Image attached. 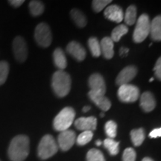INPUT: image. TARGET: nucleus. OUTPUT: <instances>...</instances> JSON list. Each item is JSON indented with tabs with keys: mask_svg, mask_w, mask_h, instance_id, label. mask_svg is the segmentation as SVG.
Segmentation results:
<instances>
[{
	"mask_svg": "<svg viewBox=\"0 0 161 161\" xmlns=\"http://www.w3.org/2000/svg\"><path fill=\"white\" fill-rule=\"evenodd\" d=\"M29 138L27 136L20 134L12 139L8 150V154L11 161H24L29 156Z\"/></svg>",
	"mask_w": 161,
	"mask_h": 161,
	"instance_id": "f257e3e1",
	"label": "nucleus"
},
{
	"mask_svg": "<svg viewBox=\"0 0 161 161\" xmlns=\"http://www.w3.org/2000/svg\"><path fill=\"white\" fill-rule=\"evenodd\" d=\"M71 78L64 70H58L52 78V87L55 95L59 98L65 97L71 89Z\"/></svg>",
	"mask_w": 161,
	"mask_h": 161,
	"instance_id": "f03ea898",
	"label": "nucleus"
},
{
	"mask_svg": "<svg viewBox=\"0 0 161 161\" xmlns=\"http://www.w3.org/2000/svg\"><path fill=\"white\" fill-rule=\"evenodd\" d=\"M75 111L71 107H66L59 112L53 121V127L58 131L68 130L74 122Z\"/></svg>",
	"mask_w": 161,
	"mask_h": 161,
	"instance_id": "7ed1b4c3",
	"label": "nucleus"
},
{
	"mask_svg": "<svg viewBox=\"0 0 161 161\" xmlns=\"http://www.w3.org/2000/svg\"><path fill=\"white\" fill-rule=\"evenodd\" d=\"M58 146L53 136L46 134L40 140L37 147L38 157L42 160L52 158L58 152Z\"/></svg>",
	"mask_w": 161,
	"mask_h": 161,
	"instance_id": "20e7f679",
	"label": "nucleus"
},
{
	"mask_svg": "<svg viewBox=\"0 0 161 161\" xmlns=\"http://www.w3.org/2000/svg\"><path fill=\"white\" fill-rule=\"evenodd\" d=\"M151 20L148 14L140 15L136 21V27L133 33V40L134 43H140L143 42L149 35Z\"/></svg>",
	"mask_w": 161,
	"mask_h": 161,
	"instance_id": "39448f33",
	"label": "nucleus"
},
{
	"mask_svg": "<svg viewBox=\"0 0 161 161\" xmlns=\"http://www.w3.org/2000/svg\"><path fill=\"white\" fill-rule=\"evenodd\" d=\"M35 39L37 45L43 48L49 47L52 41V35L49 26L45 23L38 24L35 31Z\"/></svg>",
	"mask_w": 161,
	"mask_h": 161,
	"instance_id": "423d86ee",
	"label": "nucleus"
},
{
	"mask_svg": "<svg viewBox=\"0 0 161 161\" xmlns=\"http://www.w3.org/2000/svg\"><path fill=\"white\" fill-rule=\"evenodd\" d=\"M118 98L125 103H132L140 98V89L135 85L128 84L119 86L118 90Z\"/></svg>",
	"mask_w": 161,
	"mask_h": 161,
	"instance_id": "0eeeda50",
	"label": "nucleus"
},
{
	"mask_svg": "<svg viewBox=\"0 0 161 161\" xmlns=\"http://www.w3.org/2000/svg\"><path fill=\"white\" fill-rule=\"evenodd\" d=\"M13 52L16 60L19 63H24L28 58V46L23 37H16L12 43Z\"/></svg>",
	"mask_w": 161,
	"mask_h": 161,
	"instance_id": "6e6552de",
	"label": "nucleus"
},
{
	"mask_svg": "<svg viewBox=\"0 0 161 161\" xmlns=\"http://www.w3.org/2000/svg\"><path fill=\"white\" fill-rule=\"evenodd\" d=\"M75 140V133L73 130L68 129L60 132L58 138V146L62 151L66 152L73 146Z\"/></svg>",
	"mask_w": 161,
	"mask_h": 161,
	"instance_id": "1a4fd4ad",
	"label": "nucleus"
},
{
	"mask_svg": "<svg viewBox=\"0 0 161 161\" xmlns=\"http://www.w3.org/2000/svg\"><path fill=\"white\" fill-rule=\"evenodd\" d=\"M138 72L137 67L134 65H130L121 70L116 78V84L118 86L129 84L136 77Z\"/></svg>",
	"mask_w": 161,
	"mask_h": 161,
	"instance_id": "9d476101",
	"label": "nucleus"
},
{
	"mask_svg": "<svg viewBox=\"0 0 161 161\" xmlns=\"http://www.w3.org/2000/svg\"><path fill=\"white\" fill-rule=\"evenodd\" d=\"M88 84L91 91H93L97 93L105 95L106 92V84L104 79L101 74L94 73L92 74L89 78Z\"/></svg>",
	"mask_w": 161,
	"mask_h": 161,
	"instance_id": "9b49d317",
	"label": "nucleus"
},
{
	"mask_svg": "<svg viewBox=\"0 0 161 161\" xmlns=\"http://www.w3.org/2000/svg\"><path fill=\"white\" fill-rule=\"evenodd\" d=\"M104 15L107 19L114 23H119L123 20V10L117 5H110L104 9Z\"/></svg>",
	"mask_w": 161,
	"mask_h": 161,
	"instance_id": "f8f14e48",
	"label": "nucleus"
},
{
	"mask_svg": "<svg viewBox=\"0 0 161 161\" xmlns=\"http://www.w3.org/2000/svg\"><path fill=\"white\" fill-rule=\"evenodd\" d=\"M66 51L78 61H82L86 58V50L77 41H72L66 46Z\"/></svg>",
	"mask_w": 161,
	"mask_h": 161,
	"instance_id": "ddd939ff",
	"label": "nucleus"
},
{
	"mask_svg": "<svg viewBox=\"0 0 161 161\" xmlns=\"http://www.w3.org/2000/svg\"><path fill=\"white\" fill-rule=\"evenodd\" d=\"M88 96L90 100L104 112L108 111L111 108V102L109 98H107L104 95H102V94L90 90L88 92Z\"/></svg>",
	"mask_w": 161,
	"mask_h": 161,
	"instance_id": "4468645a",
	"label": "nucleus"
},
{
	"mask_svg": "<svg viewBox=\"0 0 161 161\" xmlns=\"http://www.w3.org/2000/svg\"><path fill=\"white\" fill-rule=\"evenodd\" d=\"M75 126L78 130H95L97 127V119L94 116L89 117H80L75 121Z\"/></svg>",
	"mask_w": 161,
	"mask_h": 161,
	"instance_id": "2eb2a0df",
	"label": "nucleus"
},
{
	"mask_svg": "<svg viewBox=\"0 0 161 161\" xmlns=\"http://www.w3.org/2000/svg\"><path fill=\"white\" fill-rule=\"evenodd\" d=\"M156 100L151 92H144L140 96V108L146 113L152 112L156 107Z\"/></svg>",
	"mask_w": 161,
	"mask_h": 161,
	"instance_id": "dca6fc26",
	"label": "nucleus"
},
{
	"mask_svg": "<svg viewBox=\"0 0 161 161\" xmlns=\"http://www.w3.org/2000/svg\"><path fill=\"white\" fill-rule=\"evenodd\" d=\"M101 53L106 59H111L114 55V43L111 38L105 37L101 40Z\"/></svg>",
	"mask_w": 161,
	"mask_h": 161,
	"instance_id": "f3484780",
	"label": "nucleus"
},
{
	"mask_svg": "<svg viewBox=\"0 0 161 161\" xmlns=\"http://www.w3.org/2000/svg\"><path fill=\"white\" fill-rule=\"evenodd\" d=\"M151 38L154 41H160L161 40V17L158 16L151 21L150 32Z\"/></svg>",
	"mask_w": 161,
	"mask_h": 161,
	"instance_id": "a211bd4d",
	"label": "nucleus"
},
{
	"mask_svg": "<svg viewBox=\"0 0 161 161\" xmlns=\"http://www.w3.org/2000/svg\"><path fill=\"white\" fill-rule=\"evenodd\" d=\"M54 64L58 70H64L67 66V60L64 52L60 48H57L53 53Z\"/></svg>",
	"mask_w": 161,
	"mask_h": 161,
	"instance_id": "6ab92c4d",
	"label": "nucleus"
},
{
	"mask_svg": "<svg viewBox=\"0 0 161 161\" xmlns=\"http://www.w3.org/2000/svg\"><path fill=\"white\" fill-rule=\"evenodd\" d=\"M70 16H71L72 20L75 25L79 28H84L87 23L86 18L84 14L80 10L74 8L70 11Z\"/></svg>",
	"mask_w": 161,
	"mask_h": 161,
	"instance_id": "aec40b11",
	"label": "nucleus"
},
{
	"mask_svg": "<svg viewBox=\"0 0 161 161\" xmlns=\"http://www.w3.org/2000/svg\"><path fill=\"white\" fill-rule=\"evenodd\" d=\"M130 138L134 146L136 147L140 146L146 138V134L143 128H140L138 129L132 130L130 131Z\"/></svg>",
	"mask_w": 161,
	"mask_h": 161,
	"instance_id": "412c9836",
	"label": "nucleus"
},
{
	"mask_svg": "<svg viewBox=\"0 0 161 161\" xmlns=\"http://www.w3.org/2000/svg\"><path fill=\"white\" fill-rule=\"evenodd\" d=\"M136 15H137V11H136V6L133 5H130L126 9L125 14H124L123 19L125 20V23L126 25H134L136 21Z\"/></svg>",
	"mask_w": 161,
	"mask_h": 161,
	"instance_id": "4be33fe9",
	"label": "nucleus"
},
{
	"mask_svg": "<svg viewBox=\"0 0 161 161\" xmlns=\"http://www.w3.org/2000/svg\"><path fill=\"white\" fill-rule=\"evenodd\" d=\"M104 146L107 148L110 155L115 156L119 152V142L114 140V139L107 138L104 140Z\"/></svg>",
	"mask_w": 161,
	"mask_h": 161,
	"instance_id": "5701e85b",
	"label": "nucleus"
},
{
	"mask_svg": "<svg viewBox=\"0 0 161 161\" xmlns=\"http://www.w3.org/2000/svg\"><path fill=\"white\" fill-rule=\"evenodd\" d=\"M128 32V28L126 25L122 24L119 25L113 30L111 33V40L114 42H119L121 38L123 37L124 35H125Z\"/></svg>",
	"mask_w": 161,
	"mask_h": 161,
	"instance_id": "b1692460",
	"label": "nucleus"
},
{
	"mask_svg": "<svg viewBox=\"0 0 161 161\" xmlns=\"http://www.w3.org/2000/svg\"><path fill=\"white\" fill-rule=\"evenodd\" d=\"M29 10L30 13L34 17H38L40 16L44 12L45 7L43 3L40 1L33 0L29 3Z\"/></svg>",
	"mask_w": 161,
	"mask_h": 161,
	"instance_id": "393cba45",
	"label": "nucleus"
},
{
	"mask_svg": "<svg viewBox=\"0 0 161 161\" xmlns=\"http://www.w3.org/2000/svg\"><path fill=\"white\" fill-rule=\"evenodd\" d=\"M88 46L91 52L92 55L95 58H98L102 55L101 53V46L100 42L95 37H90L88 40Z\"/></svg>",
	"mask_w": 161,
	"mask_h": 161,
	"instance_id": "a878e982",
	"label": "nucleus"
},
{
	"mask_svg": "<svg viewBox=\"0 0 161 161\" xmlns=\"http://www.w3.org/2000/svg\"><path fill=\"white\" fill-rule=\"evenodd\" d=\"M104 130L108 138H115L117 134V124L113 120L108 121L104 125Z\"/></svg>",
	"mask_w": 161,
	"mask_h": 161,
	"instance_id": "bb28decb",
	"label": "nucleus"
},
{
	"mask_svg": "<svg viewBox=\"0 0 161 161\" xmlns=\"http://www.w3.org/2000/svg\"><path fill=\"white\" fill-rule=\"evenodd\" d=\"M92 137H93V133H92V131L85 130V131H83L81 134H80L78 135L75 141L78 146H83L87 143H89Z\"/></svg>",
	"mask_w": 161,
	"mask_h": 161,
	"instance_id": "cd10ccee",
	"label": "nucleus"
},
{
	"mask_svg": "<svg viewBox=\"0 0 161 161\" xmlns=\"http://www.w3.org/2000/svg\"><path fill=\"white\" fill-rule=\"evenodd\" d=\"M86 161H105L103 153L96 148H92L86 154Z\"/></svg>",
	"mask_w": 161,
	"mask_h": 161,
	"instance_id": "c85d7f7f",
	"label": "nucleus"
},
{
	"mask_svg": "<svg viewBox=\"0 0 161 161\" xmlns=\"http://www.w3.org/2000/svg\"><path fill=\"white\" fill-rule=\"evenodd\" d=\"M9 74V64L5 60L0 61V86L5 83Z\"/></svg>",
	"mask_w": 161,
	"mask_h": 161,
	"instance_id": "c756f323",
	"label": "nucleus"
},
{
	"mask_svg": "<svg viewBox=\"0 0 161 161\" xmlns=\"http://www.w3.org/2000/svg\"><path fill=\"white\" fill-rule=\"evenodd\" d=\"M111 0H94L92 2V8L94 11L98 13L106 8L108 5L111 3Z\"/></svg>",
	"mask_w": 161,
	"mask_h": 161,
	"instance_id": "7c9ffc66",
	"label": "nucleus"
},
{
	"mask_svg": "<svg viewBox=\"0 0 161 161\" xmlns=\"http://www.w3.org/2000/svg\"><path fill=\"white\" fill-rule=\"evenodd\" d=\"M136 158V152L134 148H128L124 151L122 161H135Z\"/></svg>",
	"mask_w": 161,
	"mask_h": 161,
	"instance_id": "2f4dec72",
	"label": "nucleus"
},
{
	"mask_svg": "<svg viewBox=\"0 0 161 161\" xmlns=\"http://www.w3.org/2000/svg\"><path fill=\"white\" fill-rule=\"evenodd\" d=\"M154 72L155 77L158 80H161V58H159L157 60L155 66L154 67Z\"/></svg>",
	"mask_w": 161,
	"mask_h": 161,
	"instance_id": "473e14b6",
	"label": "nucleus"
},
{
	"mask_svg": "<svg viewBox=\"0 0 161 161\" xmlns=\"http://www.w3.org/2000/svg\"><path fill=\"white\" fill-rule=\"evenodd\" d=\"M161 136V128H154V130H152L149 134V137L150 138H158Z\"/></svg>",
	"mask_w": 161,
	"mask_h": 161,
	"instance_id": "72a5a7b5",
	"label": "nucleus"
},
{
	"mask_svg": "<svg viewBox=\"0 0 161 161\" xmlns=\"http://www.w3.org/2000/svg\"><path fill=\"white\" fill-rule=\"evenodd\" d=\"M8 3L13 7L19 8V6H21L25 3V1L24 0H10V1H8Z\"/></svg>",
	"mask_w": 161,
	"mask_h": 161,
	"instance_id": "f704fd0d",
	"label": "nucleus"
},
{
	"mask_svg": "<svg viewBox=\"0 0 161 161\" xmlns=\"http://www.w3.org/2000/svg\"><path fill=\"white\" fill-rule=\"evenodd\" d=\"M128 52H129V49H127V48L122 47L119 50V55H120V56L124 57V56H126L127 55H128Z\"/></svg>",
	"mask_w": 161,
	"mask_h": 161,
	"instance_id": "c9c22d12",
	"label": "nucleus"
},
{
	"mask_svg": "<svg viewBox=\"0 0 161 161\" xmlns=\"http://www.w3.org/2000/svg\"><path fill=\"white\" fill-rule=\"evenodd\" d=\"M90 110V106H84V108H83V112L84 113H86V112H88L89 111V110Z\"/></svg>",
	"mask_w": 161,
	"mask_h": 161,
	"instance_id": "e433bc0d",
	"label": "nucleus"
},
{
	"mask_svg": "<svg viewBox=\"0 0 161 161\" xmlns=\"http://www.w3.org/2000/svg\"><path fill=\"white\" fill-rule=\"evenodd\" d=\"M142 161H154V160H153L152 158H148V157H146V158H144L143 159H142Z\"/></svg>",
	"mask_w": 161,
	"mask_h": 161,
	"instance_id": "4c0bfd02",
	"label": "nucleus"
},
{
	"mask_svg": "<svg viewBox=\"0 0 161 161\" xmlns=\"http://www.w3.org/2000/svg\"><path fill=\"white\" fill-rule=\"evenodd\" d=\"M96 146H100L101 145H102V141L99 140H96Z\"/></svg>",
	"mask_w": 161,
	"mask_h": 161,
	"instance_id": "58836bf2",
	"label": "nucleus"
},
{
	"mask_svg": "<svg viewBox=\"0 0 161 161\" xmlns=\"http://www.w3.org/2000/svg\"><path fill=\"white\" fill-rule=\"evenodd\" d=\"M100 116H101V117H104V113H102V114H100Z\"/></svg>",
	"mask_w": 161,
	"mask_h": 161,
	"instance_id": "ea45409f",
	"label": "nucleus"
},
{
	"mask_svg": "<svg viewBox=\"0 0 161 161\" xmlns=\"http://www.w3.org/2000/svg\"><path fill=\"white\" fill-rule=\"evenodd\" d=\"M153 80H154V78H151L150 80H149V81H150V82H152Z\"/></svg>",
	"mask_w": 161,
	"mask_h": 161,
	"instance_id": "a19ab883",
	"label": "nucleus"
},
{
	"mask_svg": "<svg viewBox=\"0 0 161 161\" xmlns=\"http://www.w3.org/2000/svg\"><path fill=\"white\" fill-rule=\"evenodd\" d=\"M0 161H1V160H0Z\"/></svg>",
	"mask_w": 161,
	"mask_h": 161,
	"instance_id": "79ce46f5",
	"label": "nucleus"
}]
</instances>
